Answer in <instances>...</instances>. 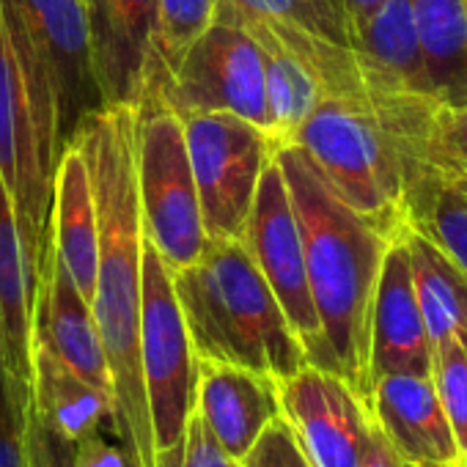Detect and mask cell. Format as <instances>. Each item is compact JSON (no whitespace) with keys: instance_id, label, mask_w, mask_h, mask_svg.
I'll list each match as a JSON object with an SVG mask.
<instances>
[{"instance_id":"20","label":"cell","mask_w":467,"mask_h":467,"mask_svg":"<svg viewBox=\"0 0 467 467\" xmlns=\"http://www.w3.org/2000/svg\"><path fill=\"white\" fill-rule=\"evenodd\" d=\"M31 407L67 442H78L102 429L113 401L105 390L72 371L42 338H34L31 355Z\"/></svg>"},{"instance_id":"24","label":"cell","mask_w":467,"mask_h":467,"mask_svg":"<svg viewBox=\"0 0 467 467\" xmlns=\"http://www.w3.org/2000/svg\"><path fill=\"white\" fill-rule=\"evenodd\" d=\"M407 225L467 273V173L423 162L407 184Z\"/></svg>"},{"instance_id":"21","label":"cell","mask_w":467,"mask_h":467,"mask_svg":"<svg viewBox=\"0 0 467 467\" xmlns=\"http://www.w3.org/2000/svg\"><path fill=\"white\" fill-rule=\"evenodd\" d=\"M401 240L429 344L437 347L445 338L467 344V273L418 228L407 225Z\"/></svg>"},{"instance_id":"16","label":"cell","mask_w":467,"mask_h":467,"mask_svg":"<svg viewBox=\"0 0 467 467\" xmlns=\"http://www.w3.org/2000/svg\"><path fill=\"white\" fill-rule=\"evenodd\" d=\"M368 410L407 467L462 464L431 377L385 374L371 382Z\"/></svg>"},{"instance_id":"18","label":"cell","mask_w":467,"mask_h":467,"mask_svg":"<svg viewBox=\"0 0 467 467\" xmlns=\"http://www.w3.org/2000/svg\"><path fill=\"white\" fill-rule=\"evenodd\" d=\"M50 240L69 278L91 303L97 286V203L86 157L78 143H69L61 151L53 171Z\"/></svg>"},{"instance_id":"9","label":"cell","mask_w":467,"mask_h":467,"mask_svg":"<svg viewBox=\"0 0 467 467\" xmlns=\"http://www.w3.org/2000/svg\"><path fill=\"white\" fill-rule=\"evenodd\" d=\"M184 140L209 243L243 240L275 146L259 127L228 113L184 116Z\"/></svg>"},{"instance_id":"30","label":"cell","mask_w":467,"mask_h":467,"mask_svg":"<svg viewBox=\"0 0 467 467\" xmlns=\"http://www.w3.org/2000/svg\"><path fill=\"white\" fill-rule=\"evenodd\" d=\"M243 467H311L308 456L303 453L297 437L286 426L284 418H275L243 459Z\"/></svg>"},{"instance_id":"3","label":"cell","mask_w":467,"mask_h":467,"mask_svg":"<svg viewBox=\"0 0 467 467\" xmlns=\"http://www.w3.org/2000/svg\"><path fill=\"white\" fill-rule=\"evenodd\" d=\"M423 97H388L366 105L325 97L295 135L330 190L396 240L407 228V184L426 162L423 143L431 110Z\"/></svg>"},{"instance_id":"12","label":"cell","mask_w":467,"mask_h":467,"mask_svg":"<svg viewBox=\"0 0 467 467\" xmlns=\"http://www.w3.org/2000/svg\"><path fill=\"white\" fill-rule=\"evenodd\" d=\"M278 401L311 467H360L371 410L338 374L308 363L278 379Z\"/></svg>"},{"instance_id":"22","label":"cell","mask_w":467,"mask_h":467,"mask_svg":"<svg viewBox=\"0 0 467 467\" xmlns=\"http://www.w3.org/2000/svg\"><path fill=\"white\" fill-rule=\"evenodd\" d=\"M355 53L368 78L396 91L431 99L410 0H385L377 15L360 28Z\"/></svg>"},{"instance_id":"6","label":"cell","mask_w":467,"mask_h":467,"mask_svg":"<svg viewBox=\"0 0 467 467\" xmlns=\"http://www.w3.org/2000/svg\"><path fill=\"white\" fill-rule=\"evenodd\" d=\"M140 366L157 467H179L192 415L195 352L171 270L149 240L140 254Z\"/></svg>"},{"instance_id":"7","label":"cell","mask_w":467,"mask_h":467,"mask_svg":"<svg viewBox=\"0 0 467 467\" xmlns=\"http://www.w3.org/2000/svg\"><path fill=\"white\" fill-rule=\"evenodd\" d=\"M138 203L140 228L171 273L195 265L209 237L201 220L198 190L182 119L160 102L138 108Z\"/></svg>"},{"instance_id":"37","label":"cell","mask_w":467,"mask_h":467,"mask_svg":"<svg viewBox=\"0 0 467 467\" xmlns=\"http://www.w3.org/2000/svg\"><path fill=\"white\" fill-rule=\"evenodd\" d=\"M462 467H467V456H464V459H462Z\"/></svg>"},{"instance_id":"2","label":"cell","mask_w":467,"mask_h":467,"mask_svg":"<svg viewBox=\"0 0 467 467\" xmlns=\"http://www.w3.org/2000/svg\"><path fill=\"white\" fill-rule=\"evenodd\" d=\"M275 160L297 214L327 366L368 404L371 306L390 237L330 190L300 146H281Z\"/></svg>"},{"instance_id":"27","label":"cell","mask_w":467,"mask_h":467,"mask_svg":"<svg viewBox=\"0 0 467 467\" xmlns=\"http://www.w3.org/2000/svg\"><path fill=\"white\" fill-rule=\"evenodd\" d=\"M431 382L451 423L462 459L467 456V344L445 338L431 347Z\"/></svg>"},{"instance_id":"36","label":"cell","mask_w":467,"mask_h":467,"mask_svg":"<svg viewBox=\"0 0 467 467\" xmlns=\"http://www.w3.org/2000/svg\"><path fill=\"white\" fill-rule=\"evenodd\" d=\"M431 467H462V464H431Z\"/></svg>"},{"instance_id":"23","label":"cell","mask_w":467,"mask_h":467,"mask_svg":"<svg viewBox=\"0 0 467 467\" xmlns=\"http://www.w3.org/2000/svg\"><path fill=\"white\" fill-rule=\"evenodd\" d=\"M410 6L431 99L442 108L467 105V0H410Z\"/></svg>"},{"instance_id":"35","label":"cell","mask_w":467,"mask_h":467,"mask_svg":"<svg viewBox=\"0 0 467 467\" xmlns=\"http://www.w3.org/2000/svg\"><path fill=\"white\" fill-rule=\"evenodd\" d=\"M382 4H385V0H338V6H341V12H344V17L349 23V31H352L355 39H358L360 28L377 15V9Z\"/></svg>"},{"instance_id":"11","label":"cell","mask_w":467,"mask_h":467,"mask_svg":"<svg viewBox=\"0 0 467 467\" xmlns=\"http://www.w3.org/2000/svg\"><path fill=\"white\" fill-rule=\"evenodd\" d=\"M26 34L42 61L56 105V140L64 151L78 127L102 105L91 64L83 0H15Z\"/></svg>"},{"instance_id":"29","label":"cell","mask_w":467,"mask_h":467,"mask_svg":"<svg viewBox=\"0 0 467 467\" xmlns=\"http://www.w3.org/2000/svg\"><path fill=\"white\" fill-rule=\"evenodd\" d=\"M31 404V401H28ZM0 360V467H31L26 442V407Z\"/></svg>"},{"instance_id":"28","label":"cell","mask_w":467,"mask_h":467,"mask_svg":"<svg viewBox=\"0 0 467 467\" xmlns=\"http://www.w3.org/2000/svg\"><path fill=\"white\" fill-rule=\"evenodd\" d=\"M423 160L437 168L467 173V105L442 108L437 105L429 119Z\"/></svg>"},{"instance_id":"1","label":"cell","mask_w":467,"mask_h":467,"mask_svg":"<svg viewBox=\"0 0 467 467\" xmlns=\"http://www.w3.org/2000/svg\"><path fill=\"white\" fill-rule=\"evenodd\" d=\"M86 157L97 203V286L91 311L99 327L113 431L135 467H157L151 418L140 366V254L143 228L138 203V108L105 105L75 132Z\"/></svg>"},{"instance_id":"5","label":"cell","mask_w":467,"mask_h":467,"mask_svg":"<svg viewBox=\"0 0 467 467\" xmlns=\"http://www.w3.org/2000/svg\"><path fill=\"white\" fill-rule=\"evenodd\" d=\"M56 105L42 61L15 0H0V176L12 195L23 243L42 270L50 240Z\"/></svg>"},{"instance_id":"10","label":"cell","mask_w":467,"mask_h":467,"mask_svg":"<svg viewBox=\"0 0 467 467\" xmlns=\"http://www.w3.org/2000/svg\"><path fill=\"white\" fill-rule=\"evenodd\" d=\"M240 243L245 245L259 273L265 275L267 286L273 289L281 311L286 314L297 341L306 349L308 363L330 371L322 325H319L311 286H308L297 214H295V206H292V198H289V190H286V182L275 157L267 162L262 173L256 201L248 214Z\"/></svg>"},{"instance_id":"32","label":"cell","mask_w":467,"mask_h":467,"mask_svg":"<svg viewBox=\"0 0 467 467\" xmlns=\"http://www.w3.org/2000/svg\"><path fill=\"white\" fill-rule=\"evenodd\" d=\"M179 467H243V462H234L217 445V440L209 434V429L201 423V418L192 412L187 420V434H184Z\"/></svg>"},{"instance_id":"31","label":"cell","mask_w":467,"mask_h":467,"mask_svg":"<svg viewBox=\"0 0 467 467\" xmlns=\"http://www.w3.org/2000/svg\"><path fill=\"white\" fill-rule=\"evenodd\" d=\"M26 442L31 467H72V445L58 437L28 404L26 407Z\"/></svg>"},{"instance_id":"15","label":"cell","mask_w":467,"mask_h":467,"mask_svg":"<svg viewBox=\"0 0 467 467\" xmlns=\"http://www.w3.org/2000/svg\"><path fill=\"white\" fill-rule=\"evenodd\" d=\"M385 374L431 377V344L401 237L390 240L385 251L371 306L368 377L374 382Z\"/></svg>"},{"instance_id":"25","label":"cell","mask_w":467,"mask_h":467,"mask_svg":"<svg viewBox=\"0 0 467 467\" xmlns=\"http://www.w3.org/2000/svg\"><path fill=\"white\" fill-rule=\"evenodd\" d=\"M220 0H157V20H154V45H151V75L146 99H151L173 75L182 56L206 34L214 23Z\"/></svg>"},{"instance_id":"17","label":"cell","mask_w":467,"mask_h":467,"mask_svg":"<svg viewBox=\"0 0 467 467\" xmlns=\"http://www.w3.org/2000/svg\"><path fill=\"white\" fill-rule=\"evenodd\" d=\"M34 338H42L72 371L110 396V374L91 303L69 278L53 240H47L45 262L36 284ZM113 401V396H110Z\"/></svg>"},{"instance_id":"14","label":"cell","mask_w":467,"mask_h":467,"mask_svg":"<svg viewBox=\"0 0 467 467\" xmlns=\"http://www.w3.org/2000/svg\"><path fill=\"white\" fill-rule=\"evenodd\" d=\"M192 412L234 462H243L262 431L281 418L278 379L245 366L195 358Z\"/></svg>"},{"instance_id":"4","label":"cell","mask_w":467,"mask_h":467,"mask_svg":"<svg viewBox=\"0 0 467 467\" xmlns=\"http://www.w3.org/2000/svg\"><path fill=\"white\" fill-rule=\"evenodd\" d=\"M171 278L198 360L245 366L275 379L308 366L303 344L240 240L209 243L195 265Z\"/></svg>"},{"instance_id":"13","label":"cell","mask_w":467,"mask_h":467,"mask_svg":"<svg viewBox=\"0 0 467 467\" xmlns=\"http://www.w3.org/2000/svg\"><path fill=\"white\" fill-rule=\"evenodd\" d=\"M102 105L138 108L149 75L157 0H83Z\"/></svg>"},{"instance_id":"19","label":"cell","mask_w":467,"mask_h":467,"mask_svg":"<svg viewBox=\"0 0 467 467\" xmlns=\"http://www.w3.org/2000/svg\"><path fill=\"white\" fill-rule=\"evenodd\" d=\"M220 15L237 20L240 26H245L251 31V36L259 42L262 47V58H265V86H267V110H270V121H273V143L275 151L281 146L295 143V135L300 132V127L306 124V119L317 110V105L325 99L322 83L314 75V69L297 56L292 53L275 34L273 28L248 15L234 9L228 0H220Z\"/></svg>"},{"instance_id":"33","label":"cell","mask_w":467,"mask_h":467,"mask_svg":"<svg viewBox=\"0 0 467 467\" xmlns=\"http://www.w3.org/2000/svg\"><path fill=\"white\" fill-rule=\"evenodd\" d=\"M72 467H135V464L124 448L105 440L102 431H94L72 445Z\"/></svg>"},{"instance_id":"26","label":"cell","mask_w":467,"mask_h":467,"mask_svg":"<svg viewBox=\"0 0 467 467\" xmlns=\"http://www.w3.org/2000/svg\"><path fill=\"white\" fill-rule=\"evenodd\" d=\"M228 4L262 17L278 34L314 36L355 50V36L338 0H228Z\"/></svg>"},{"instance_id":"34","label":"cell","mask_w":467,"mask_h":467,"mask_svg":"<svg viewBox=\"0 0 467 467\" xmlns=\"http://www.w3.org/2000/svg\"><path fill=\"white\" fill-rule=\"evenodd\" d=\"M360 467H407L401 462V456L396 453V448L388 442V437L382 434V429L377 426L374 418H371V434H368V445H366Z\"/></svg>"},{"instance_id":"8","label":"cell","mask_w":467,"mask_h":467,"mask_svg":"<svg viewBox=\"0 0 467 467\" xmlns=\"http://www.w3.org/2000/svg\"><path fill=\"white\" fill-rule=\"evenodd\" d=\"M146 102H160L179 119L195 113L237 116L273 140L262 47L245 26L220 12L206 34L182 56L168 83Z\"/></svg>"}]
</instances>
